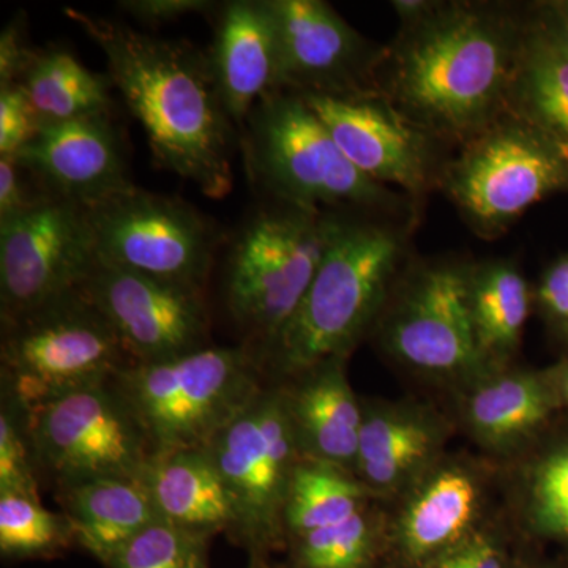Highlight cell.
Masks as SVG:
<instances>
[{"instance_id":"ab89813d","label":"cell","mask_w":568,"mask_h":568,"mask_svg":"<svg viewBox=\"0 0 568 568\" xmlns=\"http://www.w3.org/2000/svg\"><path fill=\"white\" fill-rule=\"evenodd\" d=\"M530 26L568 54V0L526 3Z\"/></svg>"},{"instance_id":"e575fe53","label":"cell","mask_w":568,"mask_h":568,"mask_svg":"<svg viewBox=\"0 0 568 568\" xmlns=\"http://www.w3.org/2000/svg\"><path fill=\"white\" fill-rule=\"evenodd\" d=\"M504 519L506 515L500 508L499 514L489 519L487 525L424 568H507Z\"/></svg>"},{"instance_id":"5bb4252c","label":"cell","mask_w":568,"mask_h":568,"mask_svg":"<svg viewBox=\"0 0 568 568\" xmlns=\"http://www.w3.org/2000/svg\"><path fill=\"white\" fill-rule=\"evenodd\" d=\"M95 261L81 204L50 194L0 220V317L9 321L78 290Z\"/></svg>"},{"instance_id":"f546056e","label":"cell","mask_w":568,"mask_h":568,"mask_svg":"<svg viewBox=\"0 0 568 568\" xmlns=\"http://www.w3.org/2000/svg\"><path fill=\"white\" fill-rule=\"evenodd\" d=\"M386 540V504L372 500L353 517L291 544L298 568H368Z\"/></svg>"},{"instance_id":"277c9868","label":"cell","mask_w":568,"mask_h":568,"mask_svg":"<svg viewBox=\"0 0 568 568\" xmlns=\"http://www.w3.org/2000/svg\"><path fill=\"white\" fill-rule=\"evenodd\" d=\"M239 136L250 179L272 203L420 220L424 204L361 173L298 93L265 97L250 112Z\"/></svg>"},{"instance_id":"ac0fdd59","label":"cell","mask_w":568,"mask_h":568,"mask_svg":"<svg viewBox=\"0 0 568 568\" xmlns=\"http://www.w3.org/2000/svg\"><path fill=\"white\" fill-rule=\"evenodd\" d=\"M364 402L353 476L373 499L394 503L448 454L454 418L414 398Z\"/></svg>"},{"instance_id":"8992f818","label":"cell","mask_w":568,"mask_h":568,"mask_svg":"<svg viewBox=\"0 0 568 568\" xmlns=\"http://www.w3.org/2000/svg\"><path fill=\"white\" fill-rule=\"evenodd\" d=\"M153 454L204 448L267 383L252 346H207L114 376Z\"/></svg>"},{"instance_id":"f1b7e54d","label":"cell","mask_w":568,"mask_h":568,"mask_svg":"<svg viewBox=\"0 0 568 568\" xmlns=\"http://www.w3.org/2000/svg\"><path fill=\"white\" fill-rule=\"evenodd\" d=\"M372 500L376 499L353 474L327 463L302 458L284 508L286 540H295L353 517Z\"/></svg>"},{"instance_id":"e0dca14e","label":"cell","mask_w":568,"mask_h":568,"mask_svg":"<svg viewBox=\"0 0 568 568\" xmlns=\"http://www.w3.org/2000/svg\"><path fill=\"white\" fill-rule=\"evenodd\" d=\"M278 33L283 91L351 95L377 91L387 44L366 39L324 0H267Z\"/></svg>"},{"instance_id":"9c48e42d","label":"cell","mask_w":568,"mask_h":568,"mask_svg":"<svg viewBox=\"0 0 568 568\" xmlns=\"http://www.w3.org/2000/svg\"><path fill=\"white\" fill-rule=\"evenodd\" d=\"M439 192L474 235L495 241L532 205L568 192V155L507 111L455 151Z\"/></svg>"},{"instance_id":"d6986e66","label":"cell","mask_w":568,"mask_h":568,"mask_svg":"<svg viewBox=\"0 0 568 568\" xmlns=\"http://www.w3.org/2000/svg\"><path fill=\"white\" fill-rule=\"evenodd\" d=\"M452 396L455 426L497 466L518 458L562 416L548 366L491 369Z\"/></svg>"},{"instance_id":"cb8c5ba5","label":"cell","mask_w":568,"mask_h":568,"mask_svg":"<svg viewBox=\"0 0 568 568\" xmlns=\"http://www.w3.org/2000/svg\"><path fill=\"white\" fill-rule=\"evenodd\" d=\"M140 480L162 519L209 538L234 534L233 504L204 448L153 454Z\"/></svg>"},{"instance_id":"b9f144b4","label":"cell","mask_w":568,"mask_h":568,"mask_svg":"<svg viewBox=\"0 0 568 568\" xmlns=\"http://www.w3.org/2000/svg\"><path fill=\"white\" fill-rule=\"evenodd\" d=\"M254 568H261V567H254Z\"/></svg>"},{"instance_id":"7a4b0ae2","label":"cell","mask_w":568,"mask_h":568,"mask_svg":"<svg viewBox=\"0 0 568 568\" xmlns=\"http://www.w3.org/2000/svg\"><path fill=\"white\" fill-rule=\"evenodd\" d=\"M63 11L103 51L111 84L141 123L155 163L212 200L227 196L241 136L220 99L207 52L99 14Z\"/></svg>"},{"instance_id":"603a6c76","label":"cell","mask_w":568,"mask_h":568,"mask_svg":"<svg viewBox=\"0 0 568 568\" xmlns=\"http://www.w3.org/2000/svg\"><path fill=\"white\" fill-rule=\"evenodd\" d=\"M499 473L506 518L530 540L568 551V416Z\"/></svg>"},{"instance_id":"d6a6232c","label":"cell","mask_w":568,"mask_h":568,"mask_svg":"<svg viewBox=\"0 0 568 568\" xmlns=\"http://www.w3.org/2000/svg\"><path fill=\"white\" fill-rule=\"evenodd\" d=\"M40 477L29 410L0 388V493L40 496Z\"/></svg>"},{"instance_id":"9a60e30c","label":"cell","mask_w":568,"mask_h":568,"mask_svg":"<svg viewBox=\"0 0 568 568\" xmlns=\"http://www.w3.org/2000/svg\"><path fill=\"white\" fill-rule=\"evenodd\" d=\"M499 466L485 457L447 454L387 508V540L407 566L424 568L477 532L499 511Z\"/></svg>"},{"instance_id":"484cf974","label":"cell","mask_w":568,"mask_h":568,"mask_svg":"<svg viewBox=\"0 0 568 568\" xmlns=\"http://www.w3.org/2000/svg\"><path fill=\"white\" fill-rule=\"evenodd\" d=\"M55 489L74 540L104 566L126 541L162 518L148 489L134 478H95Z\"/></svg>"},{"instance_id":"d590c367","label":"cell","mask_w":568,"mask_h":568,"mask_svg":"<svg viewBox=\"0 0 568 568\" xmlns=\"http://www.w3.org/2000/svg\"><path fill=\"white\" fill-rule=\"evenodd\" d=\"M37 121L28 95L21 85L0 88V155H17L39 133Z\"/></svg>"},{"instance_id":"74e56055","label":"cell","mask_w":568,"mask_h":568,"mask_svg":"<svg viewBox=\"0 0 568 568\" xmlns=\"http://www.w3.org/2000/svg\"><path fill=\"white\" fill-rule=\"evenodd\" d=\"M36 50L29 41L28 17L20 10L0 33V88L21 81Z\"/></svg>"},{"instance_id":"30bf717a","label":"cell","mask_w":568,"mask_h":568,"mask_svg":"<svg viewBox=\"0 0 568 568\" xmlns=\"http://www.w3.org/2000/svg\"><path fill=\"white\" fill-rule=\"evenodd\" d=\"M204 450L233 504V536L256 555L283 544L287 493L304 455L282 387L267 381Z\"/></svg>"},{"instance_id":"4316f807","label":"cell","mask_w":568,"mask_h":568,"mask_svg":"<svg viewBox=\"0 0 568 568\" xmlns=\"http://www.w3.org/2000/svg\"><path fill=\"white\" fill-rule=\"evenodd\" d=\"M28 95L40 126L112 114L110 77L93 73L67 48H37L18 82Z\"/></svg>"},{"instance_id":"83f0119b","label":"cell","mask_w":568,"mask_h":568,"mask_svg":"<svg viewBox=\"0 0 568 568\" xmlns=\"http://www.w3.org/2000/svg\"><path fill=\"white\" fill-rule=\"evenodd\" d=\"M507 111L536 126L568 155V54L529 20Z\"/></svg>"},{"instance_id":"2e32d148","label":"cell","mask_w":568,"mask_h":568,"mask_svg":"<svg viewBox=\"0 0 568 568\" xmlns=\"http://www.w3.org/2000/svg\"><path fill=\"white\" fill-rule=\"evenodd\" d=\"M81 290L102 312L132 364H151L209 345L204 291L97 260Z\"/></svg>"},{"instance_id":"44dd1931","label":"cell","mask_w":568,"mask_h":568,"mask_svg":"<svg viewBox=\"0 0 568 568\" xmlns=\"http://www.w3.org/2000/svg\"><path fill=\"white\" fill-rule=\"evenodd\" d=\"M207 52L224 110L241 132L265 97L283 91L278 33L267 0H231L215 13Z\"/></svg>"},{"instance_id":"ffe728a7","label":"cell","mask_w":568,"mask_h":568,"mask_svg":"<svg viewBox=\"0 0 568 568\" xmlns=\"http://www.w3.org/2000/svg\"><path fill=\"white\" fill-rule=\"evenodd\" d=\"M13 156L52 196L82 207L134 185L112 114L40 126Z\"/></svg>"},{"instance_id":"ba28073f","label":"cell","mask_w":568,"mask_h":568,"mask_svg":"<svg viewBox=\"0 0 568 568\" xmlns=\"http://www.w3.org/2000/svg\"><path fill=\"white\" fill-rule=\"evenodd\" d=\"M129 364L114 328L81 287L2 321L0 388L28 410L108 383Z\"/></svg>"},{"instance_id":"3957f363","label":"cell","mask_w":568,"mask_h":568,"mask_svg":"<svg viewBox=\"0 0 568 568\" xmlns=\"http://www.w3.org/2000/svg\"><path fill=\"white\" fill-rule=\"evenodd\" d=\"M418 222L336 213L315 278L290 323L260 355L268 383H283L328 358L351 357L416 256Z\"/></svg>"},{"instance_id":"836d02e7","label":"cell","mask_w":568,"mask_h":568,"mask_svg":"<svg viewBox=\"0 0 568 568\" xmlns=\"http://www.w3.org/2000/svg\"><path fill=\"white\" fill-rule=\"evenodd\" d=\"M534 313L549 336L568 351V252L551 261L534 284Z\"/></svg>"},{"instance_id":"7402d4cb","label":"cell","mask_w":568,"mask_h":568,"mask_svg":"<svg viewBox=\"0 0 568 568\" xmlns=\"http://www.w3.org/2000/svg\"><path fill=\"white\" fill-rule=\"evenodd\" d=\"M347 357L328 358L278 384L304 458L353 474L364 402L347 377Z\"/></svg>"},{"instance_id":"d4e9b609","label":"cell","mask_w":568,"mask_h":568,"mask_svg":"<svg viewBox=\"0 0 568 568\" xmlns=\"http://www.w3.org/2000/svg\"><path fill=\"white\" fill-rule=\"evenodd\" d=\"M466 304L478 351L489 368L515 365L534 313V284L517 261H467Z\"/></svg>"},{"instance_id":"6da1fadb","label":"cell","mask_w":568,"mask_h":568,"mask_svg":"<svg viewBox=\"0 0 568 568\" xmlns=\"http://www.w3.org/2000/svg\"><path fill=\"white\" fill-rule=\"evenodd\" d=\"M526 33V3L436 0L399 24L377 91L457 151L507 112Z\"/></svg>"},{"instance_id":"8fae6325","label":"cell","mask_w":568,"mask_h":568,"mask_svg":"<svg viewBox=\"0 0 568 568\" xmlns=\"http://www.w3.org/2000/svg\"><path fill=\"white\" fill-rule=\"evenodd\" d=\"M85 212L97 260L204 291L219 235L193 205L133 185Z\"/></svg>"},{"instance_id":"5b68a950","label":"cell","mask_w":568,"mask_h":568,"mask_svg":"<svg viewBox=\"0 0 568 568\" xmlns=\"http://www.w3.org/2000/svg\"><path fill=\"white\" fill-rule=\"evenodd\" d=\"M335 216L267 201L235 233L224 263V305L257 355L301 305L327 252Z\"/></svg>"},{"instance_id":"4fadbf2b","label":"cell","mask_w":568,"mask_h":568,"mask_svg":"<svg viewBox=\"0 0 568 568\" xmlns=\"http://www.w3.org/2000/svg\"><path fill=\"white\" fill-rule=\"evenodd\" d=\"M302 97L339 151L373 182L422 204L440 189L454 149L410 121L384 93Z\"/></svg>"},{"instance_id":"4dcf8cb0","label":"cell","mask_w":568,"mask_h":568,"mask_svg":"<svg viewBox=\"0 0 568 568\" xmlns=\"http://www.w3.org/2000/svg\"><path fill=\"white\" fill-rule=\"evenodd\" d=\"M74 540L65 515L48 510L40 496L0 493V551L9 558L48 555Z\"/></svg>"},{"instance_id":"52a82bcc","label":"cell","mask_w":568,"mask_h":568,"mask_svg":"<svg viewBox=\"0 0 568 568\" xmlns=\"http://www.w3.org/2000/svg\"><path fill=\"white\" fill-rule=\"evenodd\" d=\"M466 265L458 257L414 256L369 334L403 372L450 394L491 372L467 313Z\"/></svg>"},{"instance_id":"f35d334b","label":"cell","mask_w":568,"mask_h":568,"mask_svg":"<svg viewBox=\"0 0 568 568\" xmlns=\"http://www.w3.org/2000/svg\"><path fill=\"white\" fill-rule=\"evenodd\" d=\"M119 9L148 26H162L186 14L216 13L220 3L211 0H122Z\"/></svg>"},{"instance_id":"7c38bea8","label":"cell","mask_w":568,"mask_h":568,"mask_svg":"<svg viewBox=\"0 0 568 568\" xmlns=\"http://www.w3.org/2000/svg\"><path fill=\"white\" fill-rule=\"evenodd\" d=\"M41 476L55 488L95 478L140 480L148 436L114 379L77 388L29 410Z\"/></svg>"},{"instance_id":"60d3db41","label":"cell","mask_w":568,"mask_h":568,"mask_svg":"<svg viewBox=\"0 0 568 568\" xmlns=\"http://www.w3.org/2000/svg\"><path fill=\"white\" fill-rule=\"evenodd\" d=\"M548 369L556 395H558L560 410L568 416V351L556 364L549 365Z\"/></svg>"},{"instance_id":"1f68e13d","label":"cell","mask_w":568,"mask_h":568,"mask_svg":"<svg viewBox=\"0 0 568 568\" xmlns=\"http://www.w3.org/2000/svg\"><path fill=\"white\" fill-rule=\"evenodd\" d=\"M209 537L156 519L106 564L110 568H209Z\"/></svg>"},{"instance_id":"8d00e7d4","label":"cell","mask_w":568,"mask_h":568,"mask_svg":"<svg viewBox=\"0 0 568 568\" xmlns=\"http://www.w3.org/2000/svg\"><path fill=\"white\" fill-rule=\"evenodd\" d=\"M50 193L33 179L17 156L0 155V220L28 211Z\"/></svg>"}]
</instances>
